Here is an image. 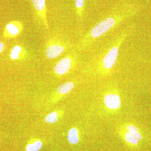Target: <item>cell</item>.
<instances>
[{
	"mask_svg": "<svg viewBox=\"0 0 151 151\" xmlns=\"http://www.w3.org/2000/svg\"><path fill=\"white\" fill-rule=\"evenodd\" d=\"M74 86L75 84L73 81H67L58 86L57 88V92L60 94H67L72 91Z\"/></svg>",
	"mask_w": 151,
	"mask_h": 151,
	"instance_id": "obj_9",
	"label": "cell"
},
{
	"mask_svg": "<svg viewBox=\"0 0 151 151\" xmlns=\"http://www.w3.org/2000/svg\"><path fill=\"white\" fill-rule=\"evenodd\" d=\"M28 54L24 47L21 45H16L11 49L9 57L13 60H21L27 57Z\"/></svg>",
	"mask_w": 151,
	"mask_h": 151,
	"instance_id": "obj_8",
	"label": "cell"
},
{
	"mask_svg": "<svg viewBox=\"0 0 151 151\" xmlns=\"http://www.w3.org/2000/svg\"><path fill=\"white\" fill-rule=\"evenodd\" d=\"M78 55L75 52H71L60 60L54 67L56 75L63 76L68 73L74 66L77 60Z\"/></svg>",
	"mask_w": 151,
	"mask_h": 151,
	"instance_id": "obj_4",
	"label": "cell"
},
{
	"mask_svg": "<svg viewBox=\"0 0 151 151\" xmlns=\"http://www.w3.org/2000/svg\"><path fill=\"white\" fill-rule=\"evenodd\" d=\"M68 140L71 145H76L79 141V132L75 128L70 129L68 132Z\"/></svg>",
	"mask_w": 151,
	"mask_h": 151,
	"instance_id": "obj_10",
	"label": "cell"
},
{
	"mask_svg": "<svg viewBox=\"0 0 151 151\" xmlns=\"http://www.w3.org/2000/svg\"><path fill=\"white\" fill-rule=\"evenodd\" d=\"M131 32L129 28L124 29L105 51L96 57L97 69L100 74L104 75L111 72L116 64L120 49Z\"/></svg>",
	"mask_w": 151,
	"mask_h": 151,
	"instance_id": "obj_2",
	"label": "cell"
},
{
	"mask_svg": "<svg viewBox=\"0 0 151 151\" xmlns=\"http://www.w3.org/2000/svg\"><path fill=\"white\" fill-rule=\"evenodd\" d=\"M42 143L40 140H36L27 144L26 147V151H39L42 147Z\"/></svg>",
	"mask_w": 151,
	"mask_h": 151,
	"instance_id": "obj_14",
	"label": "cell"
},
{
	"mask_svg": "<svg viewBox=\"0 0 151 151\" xmlns=\"http://www.w3.org/2000/svg\"><path fill=\"white\" fill-rule=\"evenodd\" d=\"M105 107L111 111H116L122 105L121 97L119 94L113 92H109L105 94L104 97Z\"/></svg>",
	"mask_w": 151,
	"mask_h": 151,
	"instance_id": "obj_7",
	"label": "cell"
},
{
	"mask_svg": "<svg viewBox=\"0 0 151 151\" xmlns=\"http://www.w3.org/2000/svg\"><path fill=\"white\" fill-rule=\"evenodd\" d=\"M5 46L4 43L0 41V54L3 52L4 50Z\"/></svg>",
	"mask_w": 151,
	"mask_h": 151,
	"instance_id": "obj_16",
	"label": "cell"
},
{
	"mask_svg": "<svg viewBox=\"0 0 151 151\" xmlns=\"http://www.w3.org/2000/svg\"><path fill=\"white\" fill-rule=\"evenodd\" d=\"M124 129L134 135L139 140H141L142 139V136L140 133L139 129L134 124H126L124 127Z\"/></svg>",
	"mask_w": 151,
	"mask_h": 151,
	"instance_id": "obj_12",
	"label": "cell"
},
{
	"mask_svg": "<svg viewBox=\"0 0 151 151\" xmlns=\"http://www.w3.org/2000/svg\"><path fill=\"white\" fill-rule=\"evenodd\" d=\"M35 16L38 21L46 29H49L48 20L47 16L45 0H31Z\"/></svg>",
	"mask_w": 151,
	"mask_h": 151,
	"instance_id": "obj_5",
	"label": "cell"
},
{
	"mask_svg": "<svg viewBox=\"0 0 151 151\" xmlns=\"http://www.w3.org/2000/svg\"><path fill=\"white\" fill-rule=\"evenodd\" d=\"M121 134L126 142L132 145L136 146L139 144V140L134 135L128 132L126 129L121 130Z\"/></svg>",
	"mask_w": 151,
	"mask_h": 151,
	"instance_id": "obj_11",
	"label": "cell"
},
{
	"mask_svg": "<svg viewBox=\"0 0 151 151\" xmlns=\"http://www.w3.org/2000/svg\"><path fill=\"white\" fill-rule=\"evenodd\" d=\"M24 29L23 24L19 21H12L6 25L3 32V37L7 39L17 37Z\"/></svg>",
	"mask_w": 151,
	"mask_h": 151,
	"instance_id": "obj_6",
	"label": "cell"
},
{
	"mask_svg": "<svg viewBox=\"0 0 151 151\" xmlns=\"http://www.w3.org/2000/svg\"><path fill=\"white\" fill-rule=\"evenodd\" d=\"M85 0H75L76 12L77 16L80 19H82L84 12Z\"/></svg>",
	"mask_w": 151,
	"mask_h": 151,
	"instance_id": "obj_13",
	"label": "cell"
},
{
	"mask_svg": "<svg viewBox=\"0 0 151 151\" xmlns=\"http://www.w3.org/2000/svg\"><path fill=\"white\" fill-rule=\"evenodd\" d=\"M58 113L55 111H52L45 117V122L50 124H54L58 120Z\"/></svg>",
	"mask_w": 151,
	"mask_h": 151,
	"instance_id": "obj_15",
	"label": "cell"
},
{
	"mask_svg": "<svg viewBox=\"0 0 151 151\" xmlns=\"http://www.w3.org/2000/svg\"><path fill=\"white\" fill-rule=\"evenodd\" d=\"M71 47L72 45L68 42L60 38L52 37L47 42L45 47V56L47 59H55Z\"/></svg>",
	"mask_w": 151,
	"mask_h": 151,
	"instance_id": "obj_3",
	"label": "cell"
},
{
	"mask_svg": "<svg viewBox=\"0 0 151 151\" xmlns=\"http://www.w3.org/2000/svg\"><path fill=\"white\" fill-rule=\"evenodd\" d=\"M137 12L135 6L129 4H124L116 7L108 16L86 33L77 45L78 50H84L89 47L97 39L134 17Z\"/></svg>",
	"mask_w": 151,
	"mask_h": 151,
	"instance_id": "obj_1",
	"label": "cell"
}]
</instances>
